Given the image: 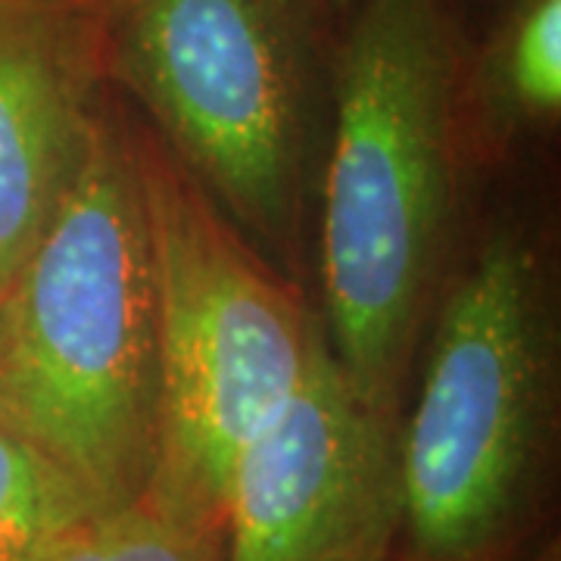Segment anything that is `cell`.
I'll use <instances>...</instances> for the list:
<instances>
[{
  "label": "cell",
  "instance_id": "6da1fadb",
  "mask_svg": "<svg viewBox=\"0 0 561 561\" xmlns=\"http://www.w3.org/2000/svg\"><path fill=\"white\" fill-rule=\"evenodd\" d=\"M461 47L443 0H353L321 162L324 341L397 415L456 191Z\"/></svg>",
  "mask_w": 561,
  "mask_h": 561
},
{
  "label": "cell",
  "instance_id": "7a4b0ae2",
  "mask_svg": "<svg viewBox=\"0 0 561 561\" xmlns=\"http://www.w3.org/2000/svg\"><path fill=\"white\" fill-rule=\"evenodd\" d=\"M0 424L94 512L144 496L160 431L157 290L135 135L103 113L3 297Z\"/></svg>",
  "mask_w": 561,
  "mask_h": 561
},
{
  "label": "cell",
  "instance_id": "3957f363",
  "mask_svg": "<svg viewBox=\"0 0 561 561\" xmlns=\"http://www.w3.org/2000/svg\"><path fill=\"white\" fill-rule=\"evenodd\" d=\"M331 0H98L106 81L287 280L302 265L334 98Z\"/></svg>",
  "mask_w": 561,
  "mask_h": 561
},
{
  "label": "cell",
  "instance_id": "277c9868",
  "mask_svg": "<svg viewBox=\"0 0 561 561\" xmlns=\"http://www.w3.org/2000/svg\"><path fill=\"white\" fill-rule=\"evenodd\" d=\"M157 290L160 431L140 500L221 534L234 468L294 397L321 321L157 138L135 135Z\"/></svg>",
  "mask_w": 561,
  "mask_h": 561
},
{
  "label": "cell",
  "instance_id": "5b68a950",
  "mask_svg": "<svg viewBox=\"0 0 561 561\" xmlns=\"http://www.w3.org/2000/svg\"><path fill=\"white\" fill-rule=\"evenodd\" d=\"M556 409V324L537 247L496 228L443 300L400 424L402 527L419 561H483L522 518Z\"/></svg>",
  "mask_w": 561,
  "mask_h": 561
},
{
  "label": "cell",
  "instance_id": "8992f818",
  "mask_svg": "<svg viewBox=\"0 0 561 561\" xmlns=\"http://www.w3.org/2000/svg\"><path fill=\"white\" fill-rule=\"evenodd\" d=\"M400 530V415L362 400L321 331L300 387L241 453L221 561H387Z\"/></svg>",
  "mask_w": 561,
  "mask_h": 561
},
{
  "label": "cell",
  "instance_id": "52a82bcc",
  "mask_svg": "<svg viewBox=\"0 0 561 561\" xmlns=\"http://www.w3.org/2000/svg\"><path fill=\"white\" fill-rule=\"evenodd\" d=\"M106 81L98 0H0V294L84 165Z\"/></svg>",
  "mask_w": 561,
  "mask_h": 561
},
{
  "label": "cell",
  "instance_id": "ba28073f",
  "mask_svg": "<svg viewBox=\"0 0 561 561\" xmlns=\"http://www.w3.org/2000/svg\"><path fill=\"white\" fill-rule=\"evenodd\" d=\"M493 131H518L561 110V0H512L471 79Z\"/></svg>",
  "mask_w": 561,
  "mask_h": 561
},
{
  "label": "cell",
  "instance_id": "9c48e42d",
  "mask_svg": "<svg viewBox=\"0 0 561 561\" xmlns=\"http://www.w3.org/2000/svg\"><path fill=\"white\" fill-rule=\"evenodd\" d=\"M88 512L72 481L0 424V561H41Z\"/></svg>",
  "mask_w": 561,
  "mask_h": 561
},
{
  "label": "cell",
  "instance_id": "30bf717a",
  "mask_svg": "<svg viewBox=\"0 0 561 561\" xmlns=\"http://www.w3.org/2000/svg\"><path fill=\"white\" fill-rule=\"evenodd\" d=\"M41 561H221V534L175 522L138 500L88 512Z\"/></svg>",
  "mask_w": 561,
  "mask_h": 561
},
{
  "label": "cell",
  "instance_id": "8fae6325",
  "mask_svg": "<svg viewBox=\"0 0 561 561\" xmlns=\"http://www.w3.org/2000/svg\"><path fill=\"white\" fill-rule=\"evenodd\" d=\"M331 3H337V7H353V0H331Z\"/></svg>",
  "mask_w": 561,
  "mask_h": 561
},
{
  "label": "cell",
  "instance_id": "7c38bea8",
  "mask_svg": "<svg viewBox=\"0 0 561 561\" xmlns=\"http://www.w3.org/2000/svg\"><path fill=\"white\" fill-rule=\"evenodd\" d=\"M0 328H3V294H0Z\"/></svg>",
  "mask_w": 561,
  "mask_h": 561
}]
</instances>
